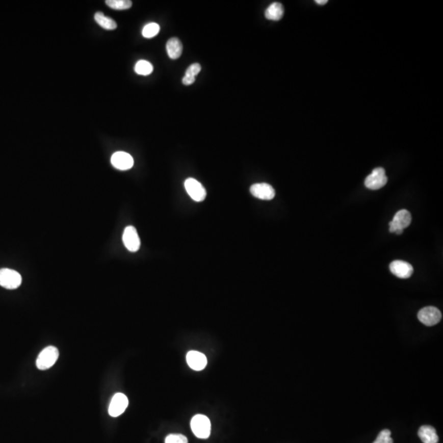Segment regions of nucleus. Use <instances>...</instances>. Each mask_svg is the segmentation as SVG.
<instances>
[{"label": "nucleus", "instance_id": "nucleus-4", "mask_svg": "<svg viewBox=\"0 0 443 443\" xmlns=\"http://www.w3.org/2000/svg\"><path fill=\"white\" fill-rule=\"evenodd\" d=\"M387 183L386 172L382 168H374L371 174L366 177L364 185L370 190L381 189Z\"/></svg>", "mask_w": 443, "mask_h": 443}, {"label": "nucleus", "instance_id": "nucleus-20", "mask_svg": "<svg viewBox=\"0 0 443 443\" xmlns=\"http://www.w3.org/2000/svg\"><path fill=\"white\" fill-rule=\"evenodd\" d=\"M105 4L114 10H126L133 6L130 0H106Z\"/></svg>", "mask_w": 443, "mask_h": 443}, {"label": "nucleus", "instance_id": "nucleus-12", "mask_svg": "<svg viewBox=\"0 0 443 443\" xmlns=\"http://www.w3.org/2000/svg\"><path fill=\"white\" fill-rule=\"evenodd\" d=\"M390 271L397 277L406 279L412 275L414 269L409 263L403 260H395L390 265Z\"/></svg>", "mask_w": 443, "mask_h": 443}, {"label": "nucleus", "instance_id": "nucleus-5", "mask_svg": "<svg viewBox=\"0 0 443 443\" xmlns=\"http://www.w3.org/2000/svg\"><path fill=\"white\" fill-rule=\"evenodd\" d=\"M418 319L424 325L434 326L441 320V311L433 306L424 307L418 313Z\"/></svg>", "mask_w": 443, "mask_h": 443}, {"label": "nucleus", "instance_id": "nucleus-16", "mask_svg": "<svg viewBox=\"0 0 443 443\" xmlns=\"http://www.w3.org/2000/svg\"><path fill=\"white\" fill-rule=\"evenodd\" d=\"M284 14V8L280 3H273L265 11V17L272 21H279Z\"/></svg>", "mask_w": 443, "mask_h": 443}, {"label": "nucleus", "instance_id": "nucleus-23", "mask_svg": "<svg viewBox=\"0 0 443 443\" xmlns=\"http://www.w3.org/2000/svg\"><path fill=\"white\" fill-rule=\"evenodd\" d=\"M165 443H188V441L184 435L169 434L165 439Z\"/></svg>", "mask_w": 443, "mask_h": 443}, {"label": "nucleus", "instance_id": "nucleus-18", "mask_svg": "<svg viewBox=\"0 0 443 443\" xmlns=\"http://www.w3.org/2000/svg\"><path fill=\"white\" fill-rule=\"evenodd\" d=\"M95 20L97 23L105 30H115L117 28V23L114 20L110 17H106L102 12H97L95 14Z\"/></svg>", "mask_w": 443, "mask_h": 443}, {"label": "nucleus", "instance_id": "nucleus-9", "mask_svg": "<svg viewBox=\"0 0 443 443\" xmlns=\"http://www.w3.org/2000/svg\"><path fill=\"white\" fill-rule=\"evenodd\" d=\"M128 404V399L126 395H124L123 393H117L112 398L109 407V414L112 417H118L123 414Z\"/></svg>", "mask_w": 443, "mask_h": 443}, {"label": "nucleus", "instance_id": "nucleus-10", "mask_svg": "<svg viewBox=\"0 0 443 443\" xmlns=\"http://www.w3.org/2000/svg\"><path fill=\"white\" fill-rule=\"evenodd\" d=\"M112 165L119 170L131 169L134 165V160L132 155L126 152H116L111 158Z\"/></svg>", "mask_w": 443, "mask_h": 443}, {"label": "nucleus", "instance_id": "nucleus-19", "mask_svg": "<svg viewBox=\"0 0 443 443\" xmlns=\"http://www.w3.org/2000/svg\"><path fill=\"white\" fill-rule=\"evenodd\" d=\"M153 66L149 62L140 60L135 66V72L141 76H148L153 72Z\"/></svg>", "mask_w": 443, "mask_h": 443}, {"label": "nucleus", "instance_id": "nucleus-13", "mask_svg": "<svg viewBox=\"0 0 443 443\" xmlns=\"http://www.w3.org/2000/svg\"><path fill=\"white\" fill-rule=\"evenodd\" d=\"M187 361L191 369L196 371H200L205 368L207 364V358L202 353L191 351L187 353Z\"/></svg>", "mask_w": 443, "mask_h": 443}, {"label": "nucleus", "instance_id": "nucleus-17", "mask_svg": "<svg viewBox=\"0 0 443 443\" xmlns=\"http://www.w3.org/2000/svg\"><path fill=\"white\" fill-rule=\"evenodd\" d=\"M201 70V66L199 63H196L191 64L186 72L185 76L183 77V83L186 86H190L193 84L196 81V76L200 73Z\"/></svg>", "mask_w": 443, "mask_h": 443}, {"label": "nucleus", "instance_id": "nucleus-1", "mask_svg": "<svg viewBox=\"0 0 443 443\" xmlns=\"http://www.w3.org/2000/svg\"><path fill=\"white\" fill-rule=\"evenodd\" d=\"M191 430L198 438L206 439L210 436L211 424L208 417L203 414H196L191 421Z\"/></svg>", "mask_w": 443, "mask_h": 443}, {"label": "nucleus", "instance_id": "nucleus-24", "mask_svg": "<svg viewBox=\"0 0 443 443\" xmlns=\"http://www.w3.org/2000/svg\"><path fill=\"white\" fill-rule=\"evenodd\" d=\"M315 3L319 5H324L328 3V0H316Z\"/></svg>", "mask_w": 443, "mask_h": 443}, {"label": "nucleus", "instance_id": "nucleus-11", "mask_svg": "<svg viewBox=\"0 0 443 443\" xmlns=\"http://www.w3.org/2000/svg\"><path fill=\"white\" fill-rule=\"evenodd\" d=\"M250 193L263 200H271L275 196V191L268 183H256L250 187Z\"/></svg>", "mask_w": 443, "mask_h": 443}, {"label": "nucleus", "instance_id": "nucleus-6", "mask_svg": "<svg viewBox=\"0 0 443 443\" xmlns=\"http://www.w3.org/2000/svg\"><path fill=\"white\" fill-rule=\"evenodd\" d=\"M411 219V215L408 210H400L389 223V231L395 233L398 230H404L410 226Z\"/></svg>", "mask_w": 443, "mask_h": 443}, {"label": "nucleus", "instance_id": "nucleus-15", "mask_svg": "<svg viewBox=\"0 0 443 443\" xmlns=\"http://www.w3.org/2000/svg\"><path fill=\"white\" fill-rule=\"evenodd\" d=\"M166 48L168 56L172 59H178L183 54V44L179 39L175 38V37L168 40L166 44Z\"/></svg>", "mask_w": 443, "mask_h": 443}, {"label": "nucleus", "instance_id": "nucleus-21", "mask_svg": "<svg viewBox=\"0 0 443 443\" xmlns=\"http://www.w3.org/2000/svg\"><path fill=\"white\" fill-rule=\"evenodd\" d=\"M160 31V27L159 24L155 22H150L145 25L142 30V36L145 38H153L154 36H157Z\"/></svg>", "mask_w": 443, "mask_h": 443}, {"label": "nucleus", "instance_id": "nucleus-22", "mask_svg": "<svg viewBox=\"0 0 443 443\" xmlns=\"http://www.w3.org/2000/svg\"><path fill=\"white\" fill-rule=\"evenodd\" d=\"M391 435V431L389 429L381 431L374 443H393V439L392 438Z\"/></svg>", "mask_w": 443, "mask_h": 443}, {"label": "nucleus", "instance_id": "nucleus-3", "mask_svg": "<svg viewBox=\"0 0 443 443\" xmlns=\"http://www.w3.org/2000/svg\"><path fill=\"white\" fill-rule=\"evenodd\" d=\"M21 276L18 272L10 269H0V286L13 290L21 286Z\"/></svg>", "mask_w": 443, "mask_h": 443}, {"label": "nucleus", "instance_id": "nucleus-2", "mask_svg": "<svg viewBox=\"0 0 443 443\" xmlns=\"http://www.w3.org/2000/svg\"><path fill=\"white\" fill-rule=\"evenodd\" d=\"M59 352L56 347H47L40 353L36 359V366L40 370L50 369L59 359Z\"/></svg>", "mask_w": 443, "mask_h": 443}, {"label": "nucleus", "instance_id": "nucleus-8", "mask_svg": "<svg viewBox=\"0 0 443 443\" xmlns=\"http://www.w3.org/2000/svg\"><path fill=\"white\" fill-rule=\"evenodd\" d=\"M185 188L187 192L192 200L196 202H201L205 199L206 190L201 183L194 178H188L185 181Z\"/></svg>", "mask_w": 443, "mask_h": 443}, {"label": "nucleus", "instance_id": "nucleus-14", "mask_svg": "<svg viewBox=\"0 0 443 443\" xmlns=\"http://www.w3.org/2000/svg\"><path fill=\"white\" fill-rule=\"evenodd\" d=\"M419 437L424 443H437L439 441L436 429L429 425L420 427L418 432Z\"/></svg>", "mask_w": 443, "mask_h": 443}, {"label": "nucleus", "instance_id": "nucleus-7", "mask_svg": "<svg viewBox=\"0 0 443 443\" xmlns=\"http://www.w3.org/2000/svg\"><path fill=\"white\" fill-rule=\"evenodd\" d=\"M124 246L131 252H137L141 247V240L139 238L137 229L133 226H128L124 230L122 235Z\"/></svg>", "mask_w": 443, "mask_h": 443}]
</instances>
